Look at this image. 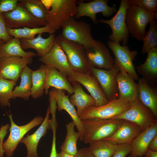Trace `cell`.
Segmentation results:
<instances>
[{"label": "cell", "mask_w": 157, "mask_h": 157, "mask_svg": "<svg viewBox=\"0 0 157 157\" xmlns=\"http://www.w3.org/2000/svg\"><path fill=\"white\" fill-rule=\"evenodd\" d=\"M84 130L85 144L108 138L120 126L124 120L94 118L81 120Z\"/></svg>", "instance_id": "6da1fadb"}, {"label": "cell", "mask_w": 157, "mask_h": 157, "mask_svg": "<svg viewBox=\"0 0 157 157\" xmlns=\"http://www.w3.org/2000/svg\"><path fill=\"white\" fill-rule=\"evenodd\" d=\"M47 10L48 24L56 31L71 17L76 15V0H41Z\"/></svg>", "instance_id": "7a4b0ae2"}, {"label": "cell", "mask_w": 157, "mask_h": 157, "mask_svg": "<svg viewBox=\"0 0 157 157\" xmlns=\"http://www.w3.org/2000/svg\"><path fill=\"white\" fill-rule=\"evenodd\" d=\"M57 42L65 53L72 70L83 74H90L86 49L83 45L68 40L60 34L55 38Z\"/></svg>", "instance_id": "3957f363"}, {"label": "cell", "mask_w": 157, "mask_h": 157, "mask_svg": "<svg viewBox=\"0 0 157 157\" xmlns=\"http://www.w3.org/2000/svg\"><path fill=\"white\" fill-rule=\"evenodd\" d=\"M157 19V12L149 13L135 5H129L126 10L125 21L129 33L138 41H142L145 36L147 24Z\"/></svg>", "instance_id": "277c9868"}, {"label": "cell", "mask_w": 157, "mask_h": 157, "mask_svg": "<svg viewBox=\"0 0 157 157\" xmlns=\"http://www.w3.org/2000/svg\"><path fill=\"white\" fill-rule=\"evenodd\" d=\"M60 28L63 37L83 45L85 49L90 46L95 40L91 35L90 25L85 22L75 20L74 16L64 22Z\"/></svg>", "instance_id": "5b68a950"}, {"label": "cell", "mask_w": 157, "mask_h": 157, "mask_svg": "<svg viewBox=\"0 0 157 157\" xmlns=\"http://www.w3.org/2000/svg\"><path fill=\"white\" fill-rule=\"evenodd\" d=\"M129 5L128 0H121L116 14L111 19L98 20L99 23L106 24L111 28L112 33L108 37L109 40L119 44L122 42L123 46L127 45L129 37L125 21L126 12Z\"/></svg>", "instance_id": "8992f818"}, {"label": "cell", "mask_w": 157, "mask_h": 157, "mask_svg": "<svg viewBox=\"0 0 157 157\" xmlns=\"http://www.w3.org/2000/svg\"><path fill=\"white\" fill-rule=\"evenodd\" d=\"M131 105V102L119 98L100 106L88 107L82 113L79 118L81 120L94 118L111 119L126 111Z\"/></svg>", "instance_id": "52a82bcc"}, {"label": "cell", "mask_w": 157, "mask_h": 157, "mask_svg": "<svg viewBox=\"0 0 157 157\" xmlns=\"http://www.w3.org/2000/svg\"><path fill=\"white\" fill-rule=\"evenodd\" d=\"M8 116L10 122V134L7 140L3 142L2 148L7 157H12L18 143L24 135L32 128L41 124L44 119L38 116L28 124L19 126L15 123L11 113Z\"/></svg>", "instance_id": "ba28073f"}, {"label": "cell", "mask_w": 157, "mask_h": 157, "mask_svg": "<svg viewBox=\"0 0 157 157\" xmlns=\"http://www.w3.org/2000/svg\"><path fill=\"white\" fill-rule=\"evenodd\" d=\"M115 63L113 67L108 70L90 66L91 74L97 79L109 101L119 98L116 77L120 70Z\"/></svg>", "instance_id": "9c48e42d"}, {"label": "cell", "mask_w": 157, "mask_h": 157, "mask_svg": "<svg viewBox=\"0 0 157 157\" xmlns=\"http://www.w3.org/2000/svg\"><path fill=\"white\" fill-rule=\"evenodd\" d=\"M107 0H94L88 3L82 1H77V12L74 17L76 19L83 16L89 17L94 24L99 23L96 14L101 13L103 16L109 17L116 13L117 8L115 5L109 6Z\"/></svg>", "instance_id": "30bf717a"}, {"label": "cell", "mask_w": 157, "mask_h": 157, "mask_svg": "<svg viewBox=\"0 0 157 157\" xmlns=\"http://www.w3.org/2000/svg\"><path fill=\"white\" fill-rule=\"evenodd\" d=\"M107 44L115 56V63L120 71L126 72L134 80L138 81L139 78L133 63L138 54L137 51H130L127 46H121L109 40Z\"/></svg>", "instance_id": "8fae6325"}, {"label": "cell", "mask_w": 157, "mask_h": 157, "mask_svg": "<svg viewBox=\"0 0 157 157\" xmlns=\"http://www.w3.org/2000/svg\"><path fill=\"white\" fill-rule=\"evenodd\" d=\"M131 103V106L128 110L111 119H120L133 122L140 126L142 131L157 119L152 111L138 98Z\"/></svg>", "instance_id": "7c38bea8"}, {"label": "cell", "mask_w": 157, "mask_h": 157, "mask_svg": "<svg viewBox=\"0 0 157 157\" xmlns=\"http://www.w3.org/2000/svg\"><path fill=\"white\" fill-rule=\"evenodd\" d=\"M85 49L86 58L90 66L108 70L114 65V59L109 49L102 42L95 40L92 45Z\"/></svg>", "instance_id": "4fadbf2b"}, {"label": "cell", "mask_w": 157, "mask_h": 157, "mask_svg": "<svg viewBox=\"0 0 157 157\" xmlns=\"http://www.w3.org/2000/svg\"><path fill=\"white\" fill-rule=\"evenodd\" d=\"M67 78L69 82H77L86 88L95 100V106H100L109 102L98 81L91 74L73 71Z\"/></svg>", "instance_id": "5bb4252c"}, {"label": "cell", "mask_w": 157, "mask_h": 157, "mask_svg": "<svg viewBox=\"0 0 157 157\" xmlns=\"http://www.w3.org/2000/svg\"><path fill=\"white\" fill-rule=\"evenodd\" d=\"M32 62V57H30L0 58V77L16 82L22 69Z\"/></svg>", "instance_id": "9a60e30c"}, {"label": "cell", "mask_w": 157, "mask_h": 157, "mask_svg": "<svg viewBox=\"0 0 157 157\" xmlns=\"http://www.w3.org/2000/svg\"><path fill=\"white\" fill-rule=\"evenodd\" d=\"M6 27L18 29L20 27L30 28L42 26L23 7L18 4L13 10L2 13Z\"/></svg>", "instance_id": "2e32d148"}, {"label": "cell", "mask_w": 157, "mask_h": 157, "mask_svg": "<svg viewBox=\"0 0 157 157\" xmlns=\"http://www.w3.org/2000/svg\"><path fill=\"white\" fill-rule=\"evenodd\" d=\"M39 60L47 66L56 68L67 77H69L73 71L64 51L55 41L51 49L40 58Z\"/></svg>", "instance_id": "e0dca14e"}, {"label": "cell", "mask_w": 157, "mask_h": 157, "mask_svg": "<svg viewBox=\"0 0 157 157\" xmlns=\"http://www.w3.org/2000/svg\"><path fill=\"white\" fill-rule=\"evenodd\" d=\"M50 109L48 108L45 117L39 128L33 134L27 135L23 137L19 142L24 144L27 150L26 157H39L37 151L40 140L45 135L47 130L52 129L51 119H49Z\"/></svg>", "instance_id": "ac0fdd59"}, {"label": "cell", "mask_w": 157, "mask_h": 157, "mask_svg": "<svg viewBox=\"0 0 157 157\" xmlns=\"http://www.w3.org/2000/svg\"><path fill=\"white\" fill-rule=\"evenodd\" d=\"M157 134V120L149 124L134 139L131 144L132 157H142L148 148L149 144Z\"/></svg>", "instance_id": "d6986e66"}, {"label": "cell", "mask_w": 157, "mask_h": 157, "mask_svg": "<svg viewBox=\"0 0 157 157\" xmlns=\"http://www.w3.org/2000/svg\"><path fill=\"white\" fill-rule=\"evenodd\" d=\"M51 90L56 100L58 110L60 111L64 110L69 114L74 123L79 133L80 140L83 142L84 137L83 126L74 106L69 101V95H65L63 90H60L54 88H53Z\"/></svg>", "instance_id": "ffe728a7"}, {"label": "cell", "mask_w": 157, "mask_h": 157, "mask_svg": "<svg viewBox=\"0 0 157 157\" xmlns=\"http://www.w3.org/2000/svg\"><path fill=\"white\" fill-rule=\"evenodd\" d=\"M126 72L120 71L117 74L116 81L119 93V98L131 103L139 96L138 84Z\"/></svg>", "instance_id": "44dd1931"}, {"label": "cell", "mask_w": 157, "mask_h": 157, "mask_svg": "<svg viewBox=\"0 0 157 157\" xmlns=\"http://www.w3.org/2000/svg\"><path fill=\"white\" fill-rule=\"evenodd\" d=\"M50 87L56 89L66 91L69 95L74 93V88L67 77L57 69L47 65L46 77L44 86L45 93H49Z\"/></svg>", "instance_id": "7402d4cb"}, {"label": "cell", "mask_w": 157, "mask_h": 157, "mask_svg": "<svg viewBox=\"0 0 157 157\" xmlns=\"http://www.w3.org/2000/svg\"><path fill=\"white\" fill-rule=\"evenodd\" d=\"M146 60L135 69L151 85L157 88V47L150 49L147 52Z\"/></svg>", "instance_id": "603a6c76"}, {"label": "cell", "mask_w": 157, "mask_h": 157, "mask_svg": "<svg viewBox=\"0 0 157 157\" xmlns=\"http://www.w3.org/2000/svg\"><path fill=\"white\" fill-rule=\"evenodd\" d=\"M142 131L141 128L137 124L124 120L120 126L112 135L104 139L112 141L117 144H131Z\"/></svg>", "instance_id": "cb8c5ba5"}, {"label": "cell", "mask_w": 157, "mask_h": 157, "mask_svg": "<svg viewBox=\"0 0 157 157\" xmlns=\"http://www.w3.org/2000/svg\"><path fill=\"white\" fill-rule=\"evenodd\" d=\"M42 33L38 34L35 38L31 40L19 39L22 49L26 50L33 49L37 52V55L40 58L47 53L52 48L55 43V33L50 34L47 38H42Z\"/></svg>", "instance_id": "d4e9b609"}, {"label": "cell", "mask_w": 157, "mask_h": 157, "mask_svg": "<svg viewBox=\"0 0 157 157\" xmlns=\"http://www.w3.org/2000/svg\"><path fill=\"white\" fill-rule=\"evenodd\" d=\"M138 99L157 117V89L151 85L144 78H139L137 83Z\"/></svg>", "instance_id": "484cf974"}, {"label": "cell", "mask_w": 157, "mask_h": 157, "mask_svg": "<svg viewBox=\"0 0 157 157\" xmlns=\"http://www.w3.org/2000/svg\"><path fill=\"white\" fill-rule=\"evenodd\" d=\"M69 82L74 88V92L69 100L72 104L76 106L77 113L79 117L88 107L95 106V101L92 96L84 91L80 83L76 81Z\"/></svg>", "instance_id": "4316f807"}, {"label": "cell", "mask_w": 157, "mask_h": 157, "mask_svg": "<svg viewBox=\"0 0 157 157\" xmlns=\"http://www.w3.org/2000/svg\"><path fill=\"white\" fill-rule=\"evenodd\" d=\"M18 4L23 7L42 26L48 25L47 9L41 0H19Z\"/></svg>", "instance_id": "83f0119b"}, {"label": "cell", "mask_w": 157, "mask_h": 157, "mask_svg": "<svg viewBox=\"0 0 157 157\" xmlns=\"http://www.w3.org/2000/svg\"><path fill=\"white\" fill-rule=\"evenodd\" d=\"M37 54L31 51H25L22 48L19 39L13 38L8 42L0 44V58L17 56L33 57Z\"/></svg>", "instance_id": "f1b7e54d"}, {"label": "cell", "mask_w": 157, "mask_h": 157, "mask_svg": "<svg viewBox=\"0 0 157 157\" xmlns=\"http://www.w3.org/2000/svg\"><path fill=\"white\" fill-rule=\"evenodd\" d=\"M32 71L27 65L22 70L20 75V84L13 90V99L20 97L26 100H29L32 87Z\"/></svg>", "instance_id": "f546056e"}, {"label": "cell", "mask_w": 157, "mask_h": 157, "mask_svg": "<svg viewBox=\"0 0 157 157\" xmlns=\"http://www.w3.org/2000/svg\"><path fill=\"white\" fill-rule=\"evenodd\" d=\"M89 144L88 149L94 157H111L118 144L115 142L104 139Z\"/></svg>", "instance_id": "4dcf8cb0"}, {"label": "cell", "mask_w": 157, "mask_h": 157, "mask_svg": "<svg viewBox=\"0 0 157 157\" xmlns=\"http://www.w3.org/2000/svg\"><path fill=\"white\" fill-rule=\"evenodd\" d=\"M6 28L8 34L13 38L28 40L35 38L37 34L44 33L51 34L55 33L56 31L48 24L42 27L35 28L24 27L18 29H11L6 27Z\"/></svg>", "instance_id": "1f68e13d"}, {"label": "cell", "mask_w": 157, "mask_h": 157, "mask_svg": "<svg viewBox=\"0 0 157 157\" xmlns=\"http://www.w3.org/2000/svg\"><path fill=\"white\" fill-rule=\"evenodd\" d=\"M46 68L47 65L43 64L37 70L31 71L32 87L31 96L33 99H36L42 97L44 93Z\"/></svg>", "instance_id": "d6a6232c"}, {"label": "cell", "mask_w": 157, "mask_h": 157, "mask_svg": "<svg viewBox=\"0 0 157 157\" xmlns=\"http://www.w3.org/2000/svg\"><path fill=\"white\" fill-rule=\"evenodd\" d=\"M75 124L72 121L66 125L67 133L64 141L60 147L61 151L74 156L78 151L77 143L79 134L74 130Z\"/></svg>", "instance_id": "836d02e7"}, {"label": "cell", "mask_w": 157, "mask_h": 157, "mask_svg": "<svg viewBox=\"0 0 157 157\" xmlns=\"http://www.w3.org/2000/svg\"><path fill=\"white\" fill-rule=\"evenodd\" d=\"M149 28L142 40L143 45L141 52L147 53L151 49L157 47V21L154 19L149 23Z\"/></svg>", "instance_id": "e575fe53"}, {"label": "cell", "mask_w": 157, "mask_h": 157, "mask_svg": "<svg viewBox=\"0 0 157 157\" xmlns=\"http://www.w3.org/2000/svg\"><path fill=\"white\" fill-rule=\"evenodd\" d=\"M16 82L0 77V104L2 106H10L9 100L13 99V89Z\"/></svg>", "instance_id": "d590c367"}, {"label": "cell", "mask_w": 157, "mask_h": 157, "mask_svg": "<svg viewBox=\"0 0 157 157\" xmlns=\"http://www.w3.org/2000/svg\"><path fill=\"white\" fill-rule=\"evenodd\" d=\"M129 5L138 6L150 13L157 11V0H128Z\"/></svg>", "instance_id": "8d00e7d4"}, {"label": "cell", "mask_w": 157, "mask_h": 157, "mask_svg": "<svg viewBox=\"0 0 157 157\" xmlns=\"http://www.w3.org/2000/svg\"><path fill=\"white\" fill-rule=\"evenodd\" d=\"M132 151L130 144H118L111 157H125Z\"/></svg>", "instance_id": "74e56055"}, {"label": "cell", "mask_w": 157, "mask_h": 157, "mask_svg": "<svg viewBox=\"0 0 157 157\" xmlns=\"http://www.w3.org/2000/svg\"><path fill=\"white\" fill-rule=\"evenodd\" d=\"M19 0H0V13L14 10L17 6Z\"/></svg>", "instance_id": "f35d334b"}, {"label": "cell", "mask_w": 157, "mask_h": 157, "mask_svg": "<svg viewBox=\"0 0 157 157\" xmlns=\"http://www.w3.org/2000/svg\"><path fill=\"white\" fill-rule=\"evenodd\" d=\"M13 38L8 34L2 13H0V40L6 43Z\"/></svg>", "instance_id": "ab89813d"}, {"label": "cell", "mask_w": 157, "mask_h": 157, "mask_svg": "<svg viewBox=\"0 0 157 157\" xmlns=\"http://www.w3.org/2000/svg\"><path fill=\"white\" fill-rule=\"evenodd\" d=\"M10 127V125L8 124L5 125H2L0 128V152L3 151L2 145L3 139L8 132L7 130Z\"/></svg>", "instance_id": "60d3db41"}, {"label": "cell", "mask_w": 157, "mask_h": 157, "mask_svg": "<svg viewBox=\"0 0 157 157\" xmlns=\"http://www.w3.org/2000/svg\"><path fill=\"white\" fill-rule=\"evenodd\" d=\"M56 129L53 128V139L51 151L49 157H57V153L56 149Z\"/></svg>", "instance_id": "b9f144b4"}, {"label": "cell", "mask_w": 157, "mask_h": 157, "mask_svg": "<svg viewBox=\"0 0 157 157\" xmlns=\"http://www.w3.org/2000/svg\"><path fill=\"white\" fill-rule=\"evenodd\" d=\"M148 148L152 151H157V134L151 141L149 145Z\"/></svg>", "instance_id": "7bdbcfd3"}, {"label": "cell", "mask_w": 157, "mask_h": 157, "mask_svg": "<svg viewBox=\"0 0 157 157\" xmlns=\"http://www.w3.org/2000/svg\"><path fill=\"white\" fill-rule=\"evenodd\" d=\"M144 155L148 157H157V151H152L148 148Z\"/></svg>", "instance_id": "ee69618b"}, {"label": "cell", "mask_w": 157, "mask_h": 157, "mask_svg": "<svg viewBox=\"0 0 157 157\" xmlns=\"http://www.w3.org/2000/svg\"><path fill=\"white\" fill-rule=\"evenodd\" d=\"M81 149L83 153L84 157H94L89 151L88 147H84Z\"/></svg>", "instance_id": "f6af8a7d"}, {"label": "cell", "mask_w": 157, "mask_h": 157, "mask_svg": "<svg viewBox=\"0 0 157 157\" xmlns=\"http://www.w3.org/2000/svg\"><path fill=\"white\" fill-rule=\"evenodd\" d=\"M57 157H74V156L68 154L65 152L61 151V152L57 153Z\"/></svg>", "instance_id": "bcb514c9"}, {"label": "cell", "mask_w": 157, "mask_h": 157, "mask_svg": "<svg viewBox=\"0 0 157 157\" xmlns=\"http://www.w3.org/2000/svg\"><path fill=\"white\" fill-rule=\"evenodd\" d=\"M74 157H84L83 153L81 149L78 150L77 154L74 156Z\"/></svg>", "instance_id": "7dc6e473"}, {"label": "cell", "mask_w": 157, "mask_h": 157, "mask_svg": "<svg viewBox=\"0 0 157 157\" xmlns=\"http://www.w3.org/2000/svg\"><path fill=\"white\" fill-rule=\"evenodd\" d=\"M4 43H5V42L3 40H0V44Z\"/></svg>", "instance_id": "c3c4849f"}, {"label": "cell", "mask_w": 157, "mask_h": 157, "mask_svg": "<svg viewBox=\"0 0 157 157\" xmlns=\"http://www.w3.org/2000/svg\"><path fill=\"white\" fill-rule=\"evenodd\" d=\"M144 157H147V156L144 155Z\"/></svg>", "instance_id": "681fc988"}]
</instances>
